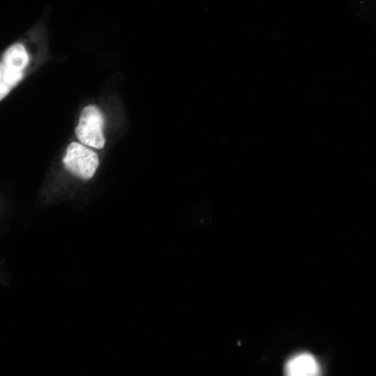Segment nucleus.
<instances>
[{
  "instance_id": "nucleus-1",
  "label": "nucleus",
  "mask_w": 376,
  "mask_h": 376,
  "mask_svg": "<svg viewBox=\"0 0 376 376\" xmlns=\"http://www.w3.org/2000/svg\"><path fill=\"white\" fill-rule=\"evenodd\" d=\"M29 62L28 54L21 44H15L5 52L0 65V99L2 100L23 77Z\"/></svg>"
},
{
  "instance_id": "nucleus-2",
  "label": "nucleus",
  "mask_w": 376,
  "mask_h": 376,
  "mask_svg": "<svg viewBox=\"0 0 376 376\" xmlns=\"http://www.w3.org/2000/svg\"><path fill=\"white\" fill-rule=\"evenodd\" d=\"M103 125L104 117L100 111L95 106H87L83 109L75 129L77 137L84 145L102 149L105 143Z\"/></svg>"
},
{
  "instance_id": "nucleus-3",
  "label": "nucleus",
  "mask_w": 376,
  "mask_h": 376,
  "mask_svg": "<svg viewBox=\"0 0 376 376\" xmlns=\"http://www.w3.org/2000/svg\"><path fill=\"white\" fill-rule=\"evenodd\" d=\"M65 168L73 175L83 179L91 178L99 166L97 155L82 144L71 143L63 157Z\"/></svg>"
},
{
  "instance_id": "nucleus-4",
  "label": "nucleus",
  "mask_w": 376,
  "mask_h": 376,
  "mask_svg": "<svg viewBox=\"0 0 376 376\" xmlns=\"http://www.w3.org/2000/svg\"><path fill=\"white\" fill-rule=\"evenodd\" d=\"M316 359L309 353H301L288 360L285 372L290 376H313L320 373Z\"/></svg>"
}]
</instances>
